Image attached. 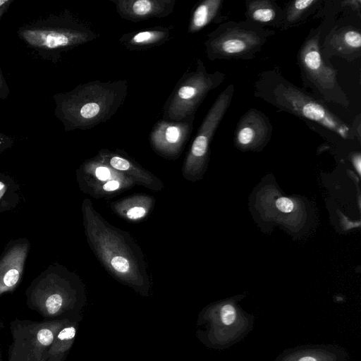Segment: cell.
I'll list each match as a JSON object with an SVG mask.
<instances>
[{"label":"cell","mask_w":361,"mask_h":361,"mask_svg":"<svg viewBox=\"0 0 361 361\" xmlns=\"http://www.w3.org/2000/svg\"><path fill=\"white\" fill-rule=\"evenodd\" d=\"M13 142L14 140L12 137L0 133V153L8 147H10Z\"/></svg>","instance_id":"cell-27"},{"label":"cell","mask_w":361,"mask_h":361,"mask_svg":"<svg viewBox=\"0 0 361 361\" xmlns=\"http://www.w3.org/2000/svg\"><path fill=\"white\" fill-rule=\"evenodd\" d=\"M66 359V358L63 356H56L49 357L47 361H65Z\"/></svg>","instance_id":"cell-31"},{"label":"cell","mask_w":361,"mask_h":361,"mask_svg":"<svg viewBox=\"0 0 361 361\" xmlns=\"http://www.w3.org/2000/svg\"><path fill=\"white\" fill-rule=\"evenodd\" d=\"M173 25H158L143 30L127 32L118 41L121 46L129 51H143L164 44L172 35Z\"/></svg>","instance_id":"cell-17"},{"label":"cell","mask_w":361,"mask_h":361,"mask_svg":"<svg viewBox=\"0 0 361 361\" xmlns=\"http://www.w3.org/2000/svg\"><path fill=\"white\" fill-rule=\"evenodd\" d=\"M14 0H0V20L7 12Z\"/></svg>","instance_id":"cell-28"},{"label":"cell","mask_w":361,"mask_h":361,"mask_svg":"<svg viewBox=\"0 0 361 361\" xmlns=\"http://www.w3.org/2000/svg\"><path fill=\"white\" fill-rule=\"evenodd\" d=\"M77 173L81 188L96 198L111 197L136 184L129 176L94 157L85 161Z\"/></svg>","instance_id":"cell-11"},{"label":"cell","mask_w":361,"mask_h":361,"mask_svg":"<svg viewBox=\"0 0 361 361\" xmlns=\"http://www.w3.org/2000/svg\"><path fill=\"white\" fill-rule=\"evenodd\" d=\"M319 38L318 30L310 35L300 49L298 63L304 79L310 83L323 100L348 107V99L337 81V71L328 66L323 59Z\"/></svg>","instance_id":"cell-9"},{"label":"cell","mask_w":361,"mask_h":361,"mask_svg":"<svg viewBox=\"0 0 361 361\" xmlns=\"http://www.w3.org/2000/svg\"><path fill=\"white\" fill-rule=\"evenodd\" d=\"M223 0H204L198 3L191 13L188 32L195 34L209 25L218 16Z\"/></svg>","instance_id":"cell-20"},{"label":"cell","mask_w":361,"mask_h":361,"mask_svg":"<svg viewBox=\"0 0 361 361\" xmlns=\"http://www.w3.org/2000/svg\"><path fill=\"white\" fill-rule=\"evenodd\" d=\"M68 322L15 318L9 325L12 342L8 347L7 361H47L49 349L55 336Z\"/></svg>","instance_id":"cell-8"},{"label":"cell","mask_w":361,"mask_h":361,"mask_svg":"<svg viewBox=\"0 0 361 361\" xmlns=\"http://www.w3.org/2000/svg\"><path fill=\"white\" fill-rule=\"evenodd\" d=\"M128 91L126 79L80 84L70 91L52 96L54 114L65 132L90 130L116 114L123 104Z\"/></svg>","instance_id":"cell-2"},{"label":"cell","mask_w":361,"mask_h":361,"mask_svg":"<svg viewBox=\"0 0 361 361\" xmlns=\"http://www.w3.org/2000/svg\"><path fill=\"white\" fill-rule=\"evenodd\" d=\"M3 327H4V324L2 322H0V334H1V331L3 329Z\"/></svg>","instance_id":"cell-35"},{"label":"cell","mask_w":361,"mask_h":361,"mask_svg":"<svg viewBox=\"0 0 361 361\" xmlns=\"http://www.w3.org/2000/svg\"><path fill=\"white\" fill-rule=\"evenodd\" d=\"M353 164L357 171L358 175H360L361 172V156L360 153H355L352 157Z\"/></svg>","instance_id":"cell-29"},{"label":"cell","mask_w":361,"mask_h":361,"mask_svg":"<svg viewBox=\"0 0 361 361\" xmlns=\"http://www.w3.org/2000/svg\"><path fill=\"white\" fill-rule=\"evenodd\" d=\"M10 94V88L0 66V99H6Z\"/></svg>","instance_id":"cell-26"},{"label":"cell","mask_w":361,"mask_h":361,"mask_svg":"<svg viewBox=\"0 0 361 361\" xmlns=\"http://www.w3.org/2000/svg\"><path fill=\"white\" fill-rule=\"evenodd\" d=\"M79 322H68L55 336L49 349L48 356H63L67 357L77 335Z\"/></svg>","instance_id":"cell-22"},{"label":"cell","mask_w":361,"mask_h":361,"mask_svg":"<svg viewBox=\"0 0 361 361\" xmlns=\"http://www.w3.org/2000/svg\"><path fill=\"white\" fill-rule=\"evenodd\" d=\"M298 361H317V360L312 356H305L300 358Z\"/></svg>","instance_id":"cell-33"},{"label":"cell","mask_w":361,"mask_h":361,"mask_svg":"<svg viewBox=\"0 0 361 361\" xmlns=\"http://www.w3.org/2000/svg\"><path fill=\"white\" fill-rule=\"evenodd\" d=\"M119 16L137 23L150 18H163L173 11L176 0H109Z\"/></svg>","instance_id":"cell-14"},{"label":"cell","mask_w":361,"mask_h":361,"mask_svg":"<svg viewBox=\"0 0 361 361\" xmlns=\"http://www.w3.org/2000/svg\"><path fill=\"white\" fill-rule=\"evenodd\" d=\"M94 158L129 176L136 184L156 191H159L164 188V183L161 180L121 153L103 149Z\"/></svg>","instance_id":"cell-16"},{"label":"cell","mask_w":361,"mask_h":361,"mask_svg":"<svg viewBox=\"0 0 361 361\" xmlns=\"http://www.w3.org/2000/svg\"><path fill=\"white\" fill-rule=\"evenodd\" d=\"M246 5L248 20L256 24L274 23L281 13L277 5L269 0L247 1Z\"/></svg>","instance_id":"cell-21"},{"label":"cell","mask_w":361,"mask_h":361,"mask_svg":"<svg viewBox=\"0 0 361 361\" xmlns=\"http://www.w3.org/2000/svg\"><path fill=\"white\" fill-rule=\"evenodd\" d=\"M0 361H2V351H1V346H0Z\"/></svg>","instance_id":"cell-34"},{"label":"cell","mask_w":361,"mask_h":361,"mask_svg":"<svg viewBox=\"0 0 361 361\" xmlns=\"http://www.w3.org/2000/svg\"><path fill=\"white\" fill-rule=\"evenodd\" d=\"M195 115L181 121H158L149 134V142L153 150L166 158L179 157L191 135Z\"/></svg>","instance_id":"cell-12"},{"label":"cell","mask_w":361,"mask_h":361,"mask_svg":"<svg viewBox=\"0 0 361 361\" xmlns=\"http://www.w3.org/2000/svg\"><path fill=\"white\" fill-rule=\"evenodd\" d=\"M233 85L221 92L204 118L193 140L183 166L182 173L188 180L195 181L203 175L207 164L209 145L233 97Z\"/></svg>","instance_id":"cell-10"},{"label":"cell","mask_w":361,"mask_h":361,"mask_svg":"<svg viewBox=\"0 0 361 361\" xmlns=\"http://www.w3.org/2000/svg\"><path fill=\"white\" fill-rule=\"evenodd\" d=\"M220 319L224 325H231L236 319L235 307L230 304L224 305L220 309Z\"/></svg>","instance_id":"cell-24"},{"label":"cell","mask_w":361,"mask_h":361,"mask_svg":"<svg viewBox=\"0 0 361 361\" xmlns=\"http://www.w3.org/2000/svg\"><path fill=\"white\" fill-rule=\"evenodd\" d=\"M6 192V185L5 184L0 181V199L3 197Z\"/></svg>","instance_id":"cell-32"},{"label":"cell","mask_w":361,"mask_h":361,"mask_svg":"<svg viewBox=\"0 0 361 361\" xmlns=\"http://www.w3.org/2000/svg\"><path fill=\"white\" fill-rule=\"evenodd\" d=\"M273 32L249 20L224 23L207 36L205 52L210 61L249 59L260 50Z\"/></svg>","instance_id":"cell-6"},{"label":"cell","mask_w":361,"mask_h":361,"mask_svg":"<svg viewBox=\"0 0 361 361\" xmlns=\"http://www.w3.org/2000/svg\"><path fill=\"white\" fill-rule=\"evenodd\" d=\"M27 307L47 320L80 322L87 304L84 284L61 267H49L25 291Z\"/></svg>","instance_id":"cell-4"},{"label":"cell","mask_w":361,"mask_h":361,"mask_svg":"<svg viewBox=\"0 0 361 361\" xmlns=\"http://www.w3.org/2000/svg\"><path fill=\"white\" fill-rule=\"evenodd\" d=\"M17 35L39 58L54 63L63 53L99 37L87 22L67 9L22 25Z\"/></svg>","instance_id":"cell-3"},{"label":"cell","mask_w":361,"mask_h":361,"mask_svg":"<svg viewBox=\"0 0 361 361\" xmlns=\"http://www.w3.org/2000/svg\"><path fill=\"white\" fill-rule=\"evenodd\" d=\"M29 248L28 241L19 240L3 255L0 259V295L12 292L20 282Z\"/></svg>","instance_id":"cell-15"},{"label":"cell","mask_w":361,"mask_h":361,"mask_svg":"<svg viewBox=\"0 0 361 361\" xmlns=\"http://www.w3.org/2000/svg\"><path fill=\"white\" fill-rule=\"evenodd\" d=\"M254 87L256 97L280 110L316 122L343 139L352 137L351 127L322 102L288 81L277 70L261 73Z\"/></svg>","instance_id":"cell-5"},{"label":"cell","mask_w":361,"mask_h":361,"mask_svg":"<svg viewBox=\"0 0 361 361\" xmlns=\"http://www.w3.org/2000/svg\"><path fill=\"white\" fill-rule=\"evenodd\" d=\"M271 132L269 119L261 111L250 109L237 123L234 143L243 151L259 150L269 140Z\"/></svg>","instance_id":"cell-13"},{"label":"cell","mask_w":361,"mask_h":361,"mask_svg":"<svg viewBox=\"0 0 361 361\" xmlns=\"http://www.w3.org/2000/svg\"><path fill=\"white\" fill-rule=\"evenodd\" d=\"M154 200L146 194H136L114 202L111 209L120 217L130 221L146 217L153 208Z\"/></svg>","instance_id":"cell-18"},{"label":"cell","mask_w":361,"mask_h":361,"mask_svg":"<svg viewBox=\"0 0 361 361\" xmlns=\"http://www.w3.org/2000/svg\"><path fill=\"white\" fill-rule=\"evenodd\" d=\"M276 207L280 212L288 214L295 209V204L290 198L280 197L276 200Z\"/></svg>","instance_id":"cell-25"},{"label":"cell","mask_w":361,"mask_h":361,"mask_svg":"<svg viewBox=\"0 0 361 361\" xmlns=\"http://www.w3.org/2000/svg\"><path fill=\"white\" fill-rule=\"evenodd\" d=\"M226 75L219 71L209 73L198 59L195 69L185 71L174 87L162 109V118L181 121L195 115L209 92L220 85Z\"/></svg>","instance_id":"cell-7"},{"label":"cell","mask_w":361,"mask_h":361,"mask_svg":"<svg viewBox=\"0 0 361 361\" xmlns=\"http://www.w3.org/2000/svg\"><path fill=\"white\" fill-rule=\"evenodd\" d=\"M318 2V0H296L290 2L284 16L286 23L288 24L296 23L305 13Z\"/></svg>","instance_id":"cell-23"},{"label":"cell","mask_w":361,"mask_h":361,"mask_svg":"<svg viewBox=\"0 0 361 361\" xmlns=\"http://www.w3.org/2000/svg\"><path fill=\"white\" fill-rule=\"evenodd\" d=\"M345 6H350L353 9L357 10L360 12L361 7V1L359 0L355 1H345L343 2Z\"/></svg>","instance_id":"cell-30"},{"label":"cell","mask_w":361,"mask_h":361,"mask_svg":"<svg viewBox=\"0 0 361 361\" xmlns=\"http://www.w3.org/2000/svg\"><path fill=\"white\" fill-rule=\"evenodd\" d=\"M328 45L340 56H346L360 52L361 33L353 27H345L331 33Z\"/></svg>","instance_id":"cell-19"},{"label":"cell","mask_w":361,"mask_h":361,"mask_svg":"<svg viewBox=\"0 0 361 361\" xmlns=\"http://www.w3.org/2000/svg\"><path fill=\"white\" fill-rule=\"evenodd\" d=\"M82 212L87 242L99 262L120 283L149 296L150 281L139 246L128 233L106 221L89 199L84 200Z\"/></svg>","instance_id":"cell-1"}]
</instances>
